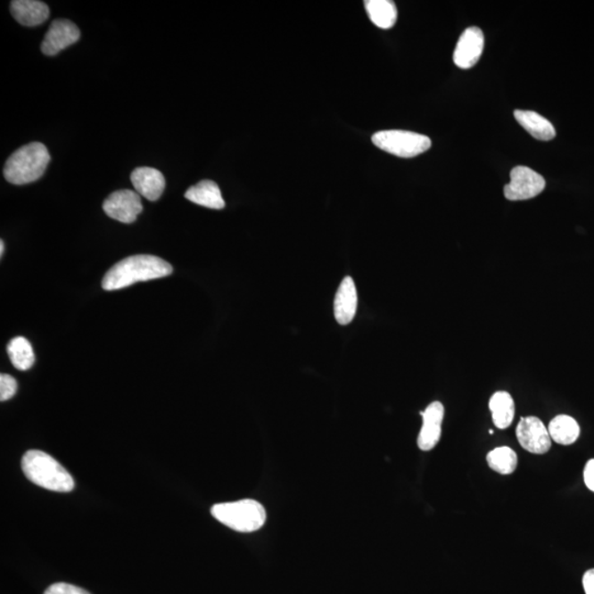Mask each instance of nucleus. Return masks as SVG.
<instances>
[{
	"label": "nucleus",
	"instance_id": "393cba45",
	"mask_svg": "<svg viewBox=\"0 0 594 594\" xmlns=\"http://www.w3.org/2000/svg\"><path fill=\"white\" fill-rule=\"evenodd\" d=\"M584 592L594 594V569L588 570L582 579Z\"/></svg>",
	"mask_w": 594,
	"mask_h": 594
},
{
	"label": "nucleus",
	"instance_id": "f257e3e1",
	"mask_svg": "<svg viewBox=\"0 0 594 594\" xmlns=\"http://www.w3.org/2000/svg\"><path fill=\"white\" fill-rule=\"evenodd\" d=\"M172 272L171 264L163 259L150 254H138L116 263L103 276L102 285L103 290L116 291L135 283L160 279Z\"/></svg>",
	"mask_w": 594,
	"mask_h": 594
},
{
	"label": "nucleus",
	"instance_id": "9b49d317",
	"mask_svg": "<svg viewBox=\"0 0 594 594\" xmlns=\"http://www.w3.org/2000/svg\"><path fill=\"white\" fill-rule=\"evenodd\" d=\"M423 426L417 438L419 450L429 451L436 447L441 437V424L444 421L445 408L441 402L429 404L425 411L421 412Z\"/></svg>",
	"mask_w": 594,
	"mask_h": 594
},
{
	"label": "nucleus",
	"instance_id": "a878e982",
	"mask_svg": "<svg viewBox=\"0 0 594 594\" xmlns=\"http://www.w3.org/2000/svg\"><path fill=\"white\" fill-rule=\"evenodd\" d=\"M4 243L2 240V242H0V256H2V257H3V254H4Z\"/></svg>",
	"mask_w": 594,
	"mask_h": 594
},
{
	"label": "nucleus",
	"instance_id": "5701e85b",
	"mask_svg": "<svg viewBox=\"0 0 594 594\" xmlns=\"http://www.w3.org/2000/svg\"><path fill=\"white\" fill-rule=\"evenodd\" d=\"M45 594H89L82 588L73 586V584L60 582L52 584L46 589Z\"/></svg>",
	"mask_w": 594,
	"mask_h": 594
},
{
	"label": "nucleus",
	"instance_id": "1a4fd4ad",
	"mask_svg": "<svg viewBox=\"0 0 594 594\" xmlns=\"http://www.w3.org/2000/svg\"><path fill=\"white\" fill-rule=\"evenodd\" d=\"M81 37V31L72 21L59 19L51 23L49 31L46 32L41 50L45 55H55L59 52L78 42Z\"/></svg>",
	"mask_w": 594,
	"mask_h": 594
},
{
	"label": "nucleus",
	"instance_id": "ddd939ff",
	"mask_svg": "<svg viewBox=\"0 0 594 594\" xmlns=\"http://www.w3.org/2000/svg\"><path fill=\"white\" fill-rule=\"evenodd\" d=\"M358 308V294L352 277L346 276L339 285L334 297V312L338 324L348 325L355 318Z\"/></svg>",
	"mask_w": 594,
	"mask_h": 594
},
{
	"label": "nucleus",
	"instance_id": "bb28decb",
	"mask_svg": "<svg viewBox=\"0 0 594 594\" xmlns=\"http://www.w3.org/2000/svg\"><path fill=\"white\" fill-rule=\"evenodd\" d=\"M489 433H491V435H493L494 432L492 431V429H490Z\"/></svg>",
	"mask_w": 594,
	"mask_h": 594
},
{
	"label": "nucleus",
	"instance_id": "dca6fc26",
	"mask_svg": "<svg viewBox=\"0 0 594 594\" xmlns=\"http://www.w3.org/2000/svg\"><path fill=\"white\" fill-rule=\"evenodd\" d=\"M514 117L528 134L537 140L549 141L556 136V130L545 117L531 111H516Z\"/></svg>",
	"mask_w": 594,
	"mask_h": 594
},
{
	"label": "nucleus",
	"instance_id": "f03ea898",
	"mask_svg": "<svg viewBox=\"0 0 594 594\" xmlns=\"http://www.w3.org/2000/svg\"><path fill=\"white\" fill-rule=\"evenodd\" d=\"M21 466L26 477L41 488L54 492H70L74 489V480L68 471L44 451H27Z\"/></svg>",
	"mask_w": 594,
	"mask_h": 594
},
{
	"label": "nucleus",
	"instance_id": "aec40b11",
	"mask_svg": "<svg viewBox=\"0 0 594 594\" xmlns=\"http://www.w3.org/2000/svg\"><path fill=\"white\" fill-rule=\"evenodd\" d=\"M7 352L13 367L18 370H29L35 363V352L29 341L23 337L12 339L8 343Z\"/></svg>",
	"mask_w": 594,
	"mask_h": 594
},
{
	"label": "nucleus",
	"instance_id": "b1692460",
	"mask_svg": "<svg viewBox=\"0 0 594 594\" xmlns=\"http://www.w3.org/2000/svg\"><path fill=\"white\" fill-rule=\"evenodd\" d=\"M584 483L594 492V459L589 460L583 473Z\"/></svg>",
	"mask_w": 594,
	"mask_h": 594
},
{
	"label": "nucleus",
	"instance_id": "f3484780",
	"mask_svg": "<svg viewBox=\"0 0 594 594\" xmlns=\"http://www.w3.org/2000/svg\"><path fill=\"white\" fill-rule=\"evenodd\" d=\"M492 413L494 425L499 429H507L512 425L516 417V404L510 393L499 391L494 393L489 402Z\"/></svg>",
	"mask_w": 594,
	"mask_h": 594
},
{
	"label": "nucleus",
	"instance_id": "423d86ee",
	"mask_svg": "<svg viewBox=\"0 0 594 594\" xmlns=\"http://www.w3.org/2000/svg\"><path fill=\"white\" fill-rule=\"evenodd\" d=\"M545 187V178L540 173L527 167H516L511 171V182L504 186V196L514 202L531 200L540 195Z\"/></svg>",
	"mask_w": 594,
	"mask_h": 594
},
{
	"label": "nucleus",
	"instance_id": "39448f33",
	"mask_svg": "<svg viewBox=\"0 0 594 594\" xmlns=\"http://www.w3.org/2000/svg\"><path fill=\"white\" fill-rule=\"evenodd\" d=\"M372 143L385 153L400 158H414L432 147L427 136L405 130H384L372 136Z\"/></svg>",
	"mask_w": 594,
	"mask_h": 594
},
{
	"label": "nucleus",
	"instance_id": "4468645a",
	"mask_svg": "<svg viewBox=\"0 0 594 594\" xmlns=\"http://www.w3.org/2000/svg\"><path fill=\"white\" fill-rule=\"evenodd\" d=\"M12 15L22 26L35 27L48 21V4L37 0H15L11 4Z\"/></svg>",
	"mask_w": 594,
	"mask_h": 594
},
{
	"label": "nucleus",
	"instance_id": "0eeeda50",
	"mask_svg": "<svg viewBox=\"0 0 594 594\" xmlns=\"http://www.w3.org/2000/svg\"><path fill=\"white\" fill-rule=\"evenodd\" d=\"M516 437L520 445L532 454L544 455L551 447L549 428L539 417H522L516 427Z\"/></svg>",
	"mask_w": 594,
	"mask_h": 594
},
{
	"label": "nucleus",
	"instance_id": "4be33fe9",
	"mask_svg": "<svg viewBox=\"0 0 594 594\" xmlns=\"http://www.w3.org/2000/svg\"><path fill=\"white\" fill-rule=\"evenodd\" d=\"M17 392V381L9 375H0V400H11Z\"/></svg>",
	"mask_w": 594,
	"mask_h": 594
},
{
	"label": "nucleus",
	"instance_id": "2eb2a0df",
	"mask_svg": "<svg viewBox=\"0 0 594 594\" xmlns=\"http://www.w3.org/2000/svg\"><path fill=\"white\" fill-rule=\"evenodd\" d=\"M186 197V200L207 209L223 210L225 207L220 188L213 181L204 180L197 183L196 186L188 188Z\"/></svg>",
	"mask_w": 594,
	"mask_h": 594
},
{
	"label": "nucleus",
	"instance_id": "7ed1b4c3",
	"mask_svg": "<svg viewBox=\"0 0 594 594\" xmlns=\"http://www.w3.org/2000/svg\"><path fill=\"white\" fill-rule=\"evenodd\" d=\"M50 160L49 151L45 144L32 143L23 145L7 160L4 177L15 186L35 182L44 176Z\"/></svg>",
	"mask_w": 594,
	"mask_h": 594
},
{
	"label": "nucleus",
	"instance_id": "20e7f679",
	"mask_svg": "<svg viewBox=\"0 0 594 594\" xmlns=\"http://www.w3.org/2000/svg\"><path fill=\"white\" fill-rule=\"evenodd\" d=\"M210 513L221 524L240 532L260 530L267 521L266 508L252 499L216 504L211 507Z\"/></svg>",
	"mask_w": 594,
	"mask_h": 594
},
{
	"label": "nucleus",
	"instance_id": "a211bd4d",
	"mask_svg": "<svg viewBox=\"0 0 594 594\" xmlns=\"http://www.w3.org/2000/svg\"><path fill=\"white\" fill-rule=\"evenodd\" d=\"M551 440L559 445L569 446L580 436V426L576 419L568 415H558L551 419L549 426Z\"/></svg>",
	"mask_w": 594,
	"mask_h": 594
},
{
	"label": "nucleus",
	"instance_id": "6ab92c4d",
	"mask_svg": "<svg viewBox=\"0 0 594 594\" xmlns=\"http://www.w3.org/2000/svg\"><path fill=\"white\" fill-rule=\"evenodd\" d=\"M366 11L371 21L381 29H391L398 19V9L390 0H367Z\"/></svg>",
	"mask_w": 594,
	"mask_h": 594
},
{
	"label": "nucleus",
	"instance_id": "9d476101",
	"mask_svg": "<svg viewBox=\"0 0 594 594\" xmlns=\"http://www.w3.org/2000/svg\"><path fill=\"white\" fill-rule=\"evenodd\" d=\"M484 48L483 32L477 27L465 30L454 52V62L460 69H470L478 63Z\"/></svg>",
	"mask_w": 594,
	"mask_h": 594
},
{
	"label": "nucleus",
	"instance_id": "412c9836",
	"mask_svg": "<svg viewBox=\"0 0 594 594\" xmlns=\"http://www.w3.org/2000/svg\"><path fill=\"white\" fill-rule=\"evenodd\" d=\"M487 461L495 473L511 474L516 470L517 455L510 447H498L489 452Z\"/></svg>",
	"mask_w": 594,
	"mask_h": 594
},
{
	"label": "nucleus",
	"instance_id": "6e6552de",
	"mask_svg": "<svg viewBox=\"0 0 594 594\" xmlns=\"http://www.w3.org/2000/svg\"><path fill=\"white\" fill-rule=\"evenodd\" d=\"M103 211L111 219L124 224H131L143 211V202L138 193L130 190H121L112 193L103 202Z\"/></svg>",
	"mask_w": 594,
	"mask_h": 594
},
{
	"label": "nucleus",
	"instance_id": "f8f14e48",
	"mask_svg": "<svg viewBox=\"0 0 594 594\" xmlns=\"http://www.w3.org/2000/svg\"><path fill=\"white\" fill-rule=\"evenodd\" d=\"M131 182L136 192L151 202L158 201L165 188L163 174L153 168H136L131 173Z\"/></svg>",
	"mask_w": 594,
	"mask_h": 594
}]
</instances>
